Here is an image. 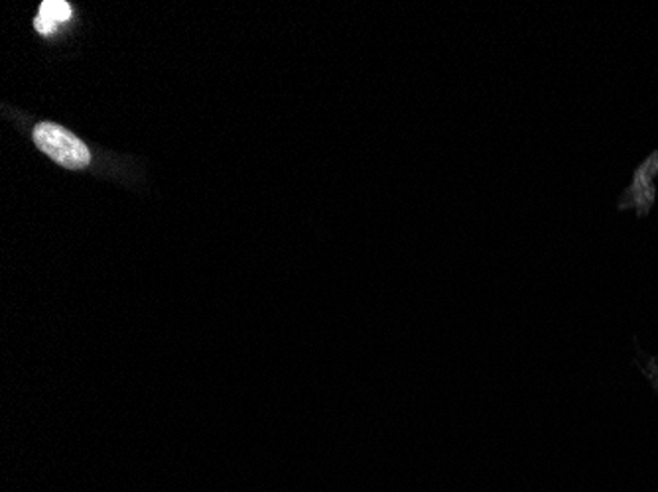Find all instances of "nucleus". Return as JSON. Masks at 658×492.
<instances>
[{
  "mask_svg": "<svg viewBox=\"0 0 658 492\" xmlns=\"http://www.w3.org/2000/svg\"><path fill=\"white\" fill-rule=\"evenodd\" d=\"M34 143L45 156L70 170L85 168L91 161L90 148L77 136L54 123L38 125L34 128Z\"/></svg>",
  "mask_w": 658,
  "mask_h": 492,
  "instance_id": "obj_2",
  "label": "nucleus"
},
{
  "mask_svg": "<svg viewBox=\"0 0 658 492\" xmlns=\"http://www.w3.org/2000/svg\"><path fill=\"white\" fill-rule=\"evenodd\" d=\"M658 148L645 156V160L633 170L629 184L617 199L619 211H631L637 219L650 216L658 201Z\"/></svg>",
  "mask_w": 658,
  "mask_h": 492,
  "instance_id": "obj_1",
  "label": "nucleus"
},
{
  "mask_svg": "<svg viewBox=\"0 0 658 492\" xmlns=\"http://www.w3.org/2000/svg\"><path fill=\"white\" fill-rule=\"evenodd\" d=\"M72 19V7L64 0H45L40 4V14L34 20V28L40 34L50 36L58 28Z\"/></svg>",
  "mask_w": 658,
  "mask_h": 492,
  "instance_id": "obj_3",
  "label": "nucleus"
}]
</instances>
